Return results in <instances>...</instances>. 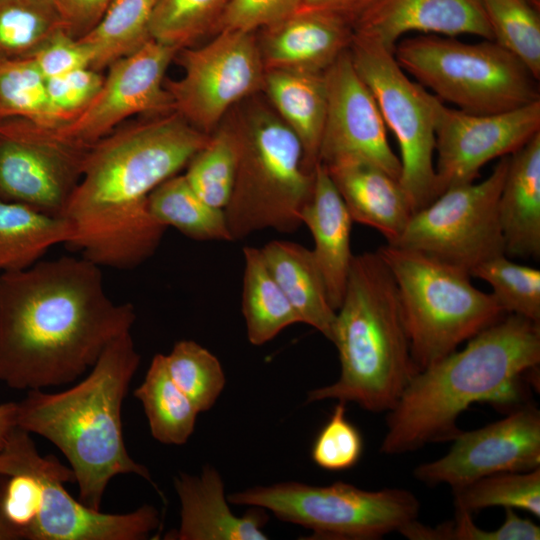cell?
<instances>
[{
  "mask_svg": "<svg viewBox=\"0 0 540 540\" xmlns=\"http://www.w3.org/2000/svg\"><path fill=\"white\" fill-rule=\"evenodd\" d=\"M345 404L338 401L312 446L314 463L325 470L349 469L362 455L363 439L359 430L347 419Z\"/></svg>",
  "mask_w": 540,
  "mask_h": 540,
  "instance_id": "60d3db41",
  "label": "cell"
},
{
  "mask_svg": "<svg viewBox=\"0 0 540 540\" xmlns=\"http://www.w3.org/2000/svg\"><path fill=\"white\" fill-rule=\"evenodd\" d=\"M394 56L439 100L467 113H499L540 100L538 80L495 41L465 43L425 34L399 41Z\"/></svg>",
  "mask_w": 540,
  "mask_h": 540,
  "instance_id": "ba28073f",
  "label": "cell"
},
{
  "mask_svg": "<svg viewBox=\"0 0 540 540\" xmlns=\"http://www.w3.org/2000/svg\"><path fill=\"white\" fill-rule=\"evenodd\" d=\"M7 477V475L0 474V540H18L21 539L18 532L6 520L2 510V494Z\"/></svg>",
  "mask_w": 540,
  "mask_h": 540,
  "instance_id": "c3c4849f",
  "label": "cell"
},
{
  "mask_svg": "<svg viewBox=\"0 0 540 540\" xmlns=\"http://www.w3.org/2000/svg\"><path fill=\"white\" fill-rule=\"evenodd\" d=\"M88 150L0 137V199L64 217Z\"/></svg>",
  "mask_w": 540,
  "mask_h": 540,
  "instance_id": "d6986e66",
  "label": "cell"
},
{
  "mask_svg": "<svg viewBox=\"0 0 540 540\" xmlns=\"http://www.w3.org/2000/svg\"><path fill=\"white\" fill-rule=\"evenodd\" d=\"M164 359L170 377L197 410H209L225 386L217 357L195 341L181 340Z\"/></svg>",
  "mask_w": 540,
  "mask_h": 540,
  "instance_id": "74e56055",
  "label": "cell"
},
{
  "mask_svg": "<svg viewBox=\"0 0 540 540\" xmlns=\"http://www.w3.org/2000/svg\"><path fill=\"white\" fill-rule=\"evenodd\" d=\"M529 4L535 7L537 10H540V0H526Z\"/></svg>",
  "mask_w": 540,
  "mask_h": 540,
  "instance_id": "f907efd6",
  "label": "cell"
},
{
  "mask_svg": "<svg viewBox=\"0 0 540 540\" xmlns=\"http://www.w3.org/2000/svg\"><path fill=\"white\" fill-rule=\"evenodd\" d=\"M540 362V324L508 314L415 373L388 412L380 450L397 455L452 440L460 414L476 402L511 404L520 377Z\"/></svg>",
  "mask_w": 540,
  "mask_h": 540,
  "instance_id": "3957f363",
  "label": "cell"
},
{
  "mask_svg": "<svg viewBox=\"0 0 540 540\" xmlns=\"http://www.w3.org/2000/svg\"><path fill=\"white\" fill-rule=\"evenodd\" d=\"M323 165L353 222L378 230L388 243L397 240L413 214L399 180L362 160L343 159Z\"/></svg>",
  "mask_w": 540,
  "mask_h": 540,
  "instance_id": "7402d4cb",
  "label": "cell"
},
{
  "mask_svg": "<svg viewBox=\"0 0 540 540\" xmlns=\"http://www.w3.org/2000/svg\"><path fill=\"white\" fill-rule=\"evenodd\" d=\"M362 0H300L299 9L323 10L345 16Z\"/></svg>",
  "mask_w": 540,
  "mask_h": 540,
  "instance_id": "bcb514c9",
  "label": "cell"
},
{
  "mask_svg": "<svg viewBox=\"0 0 540 540\" xmlns=\"http://www.w3.org/2000/svg\"><path fill=\"white\" fill-rule=\"evenodd\" d=\"M493 41L540 78V10L526 0H481Z\"/></svg>",
  "mask_w": 540,
  "mask_h": 540,
  "instance_id": "e575fe53",
  "label": "cell"
},
{
  "mask_svg": "<svg viewBox=\"0 0 540 540\" xmlns=\"http://www.w3.org/2000/svg\"><path fill=\"white\" fill-rule=\"evenodd\" d=\"M209 135L173 111L93 145L64 213L75 230L66 245L100 267L146 261L166 231L149 212V195L186 167Z\"/></svg>",
  "mask_w": 540,
  "mask_h": 540,
  "instance_id": "7a4b0ae2",
  "label": "cell"
},
{
  "mask_svg": "<svg viewBox=\"0 0 540 540\" xmlns=\"http://www.w3.org/2000/svg\"><path fill=\"white\" fill-rule=\"evenodd\" d=\"M264 261L300 323L332 340L336 311L312 250L295 242L275 240L261 248Z\"/></svg>",
  "mask_w": 540,
  "mask_h": 540,
  "instance_id": "484cf974",
  "label": "cell"
},
{
  "mask_svg": "<svg viewBox=\"0 0 540 540\" xmlns=\"http://www.w3.org/2000/svg\"><path fill=\"white\" fill-rule=\"evenodd\" d=\"M505 255L540 256V133L510 155L498 201Z\"/></svg>",
  "mask_w": 540,
  "mask_h": 540,
  "instance_id": "cb8c5ba5",
  "label": "cell"
},
{
  "mask_svg": "<svg viewBox=\"0 0 540 540\" xmlns=\"http://www.w3.org/2000/svg\"><path fill=\"white\" fill-rule=\"evenodd\" d=\"M115 0H61L60 15L66 31L80 38L102 18Z\"/></svg>",
  "mask_w": 540,
  "mask_h": 540,
  "instance_id": "f6af8a7d",
  "label": "cell"
},
{
  "mask_svg": "<svg viewBox=\"0 0 540 540\" xmlns=\"http://www.w3.org/2000/svg\"><path fill=\"white\" fill-rule=\"evenodd\" d=\"M176 56L183 76L165 88L174 110L205 134L262 90L266 69L254 32L221 30L208 43L181 48Z\"/></svg>",
  "mask_w": 540,
  "mask_h": 540,
  "instance_id": "4fadbf2b",
  "label": "cell"
},
{
  "mask_svg": "<svg viewBox=\"0 0 540 540\" xmlns=\"http://www.w3.org/2000/svg\"><path fill=\"white\" fill-rule=\"evenodd\" d=\"M331 342L339 353L340 376L309 391L307 401L335 399L371 412L392 410L416 370L396 284L377 251L353 255Z\"/></svg>",
  "mask_w": 540,
  "mask_h": 540,
  "instance_id": "5b68a950",
  "label": "cell"
},
{
  "mask_svg": "<svg viewBox=\"0 0 540 540\" xmlns=\"http://www.w3.org/2000/svg\"><path fill=\"white\" fill-rule=\"evenodd\" d=\"M174 487L180 501V525L167 539L175 540H265L268 520L264 508L250 509L242 516L230 510L220 474L205 466L199 476L179 473Z\"/></svg>",
  "mask_w": 540,
  "mask_h": 540,
  "instance_id": "44dd1931",
  "label": "cell"
},
{
  "mask_svg": "<svg viewBox=\"0 0 540 540\" xmlns=\"http://www.w3.org/2000/svg\"><path fill=\"white\" fill-rule=\"evenodd\" d=\"M154 439L182 445L192 435L199 411L170 377L163 354H156L141 385L134 390Z\"/></svg>",
  "mask_w": 540,
  "mask_h": 540,
  "instance_id": "f1b7e54d",
  "label": "cell"
},
{
  "mask_svg": "<svg viewBox=\"0 0 540 540\" xmlns=\"http://www.w3.org/2000/svg\"><path fill=\"white\" fill-rule=\"evenodd\" d=\"M349 53L400 150V176L412 212L436 197L435 118L438 98L411 80L394 51L352 34Z\"/></svg>",
  "mask_w": 540,
  "mask_h": 540,
  "instance_id": "8fae6325",
  "label": "cell"
},
{
  "mask_svg": "<svg viewBox=\"0 0 540 540\" xmlns=\"http://www.w3.org/2000/svg\"><path fill=\"white\" fill-rule=\"evenodd\" d=\"M15 467L31 469L42 484L41 509L28 540H143L159 526L158 511L150 505L115 514L76 500L64 487L75 482L72 469L51 455L42 456L31 434L19 427L0 451V474Z\"/></svg>",
  "mask_w": 540,
  "mask_h": 540,
  "instance_id": "5bb4252c",
  "label": "cell"
},
{
  "mask_svg": "<svg viewBox=\"0 0 540 540\" xmlns=\"http://www.w3.org/2000/svg\"><path fill=\"white\" fill-rule=\"evenodd\" d=\"M327 109L318 162L372 163L399 180L401 166L378 104L359 75L349 48L324 71Z\"/></svg>",
  "mask_w": 540,
  "mask_h": 540,
  "instance_id": "e0dca14e",
  "label": "cell"
},
{
  "mask_svg": "<svg viewBox=\"0 0 540 540\" xmlns=\"http://www.w3.org/2000/svg\"><path fill=\"white\" fill-rule=\"evenodd\" d=\"M242 312L247 337L263 345L300 320L268 269L261 249L244 247Z\"/></svg>",
  "mask_w": 540,
  "mask_h": 540,
  "instance_id": "83f0119b",
  "label": "cell"
},
{
  "mask_svg": "<svg viewBox=\"0 0 540 540\" xmlns=\"http://www.w3.org/2000/svg\"><path fill=\"white\" fill-rule=\"evenodd\" d=\"M443 457L420 464L413 474L429 486L452 489L486 476L540 467V412L526 406L473 431H460Z\"/></svg>",
  "mask_w": 540,
  "mask_h": 540,
  "instance_id": "2e32d148",
  "label": "cell"
},
{
  "mask_svg": "<svg viewBox=\"0 0 540 540\" xmlns=\"http://www.w3.org/2000/svg\"><path fill=\"white\" fill-rule=\"evenodd\" d=\"M158 0H115L98 23L82 37L100 70L138 50L151 38L150 25Z\"/></svg>",
  "mask_w": 540,
  "mask_h": 540,
  "instance_id": "4dcf8cb0",
  "label": "cell"
},
{
  "mask_svg": "<svg viewBox=\"0 0 540 540\" xmlns=\"http://www.w3.org/2000/svg\"><path fill=\"white\" fill-rule=\"evenodd\" d=\"M302 224L314 239L313 255L322 273L329 302L340 307L353 254L350 246L353 220L326 167L314 168L312 194L301 213Z\"/></svg>",
  "mask_w": 540,
  "mask_h": 540,
  "instance_id": "603a6c76",
  "label": "cell"
},
{
  "mask_svg": "<svg viewBox=\"0 0 540 540\" xmlns=\"http://www.w3.org/2000/svg\"><path fill=\"white\" fill-rule=\"evenodd\" d=\"M227 500L269 510L282 521L311 530L318 539L340 540H376L399 532L417 520L420 508L406 489L368 491L344 482H281L235 492Z\"/></svg>",
  "mask_w": 540,
  "mask_h": 540,
  "instance_id": "30bf717a",
  "label": "cell"
},
{
  "mask_svg": "<svg viewBox=\"0 0 540 540\" xmlns=\"http://www.w3.org/2000/svg\"><path fill=\"white\" fill-rule=\"evenodd\" d=\"M74 235V227L65 217L0 199V272L26 269L54 245L69 243Z\"/></svg>",
  "mask_w": 540,
  "mask_h": 540,
  "instance_id": "4316f807",
  "label": "cell"
},
{
  "mask_svg": "<svg viewBox=\"0 0 540 540\" xmlns=\"http://www.w3.org/2000/svg\"><path fill=\"white\" fill-rule=\"evenodd\" d=\"M300 0H231L214 33L221 30L255 32L293 14Z\"/></svg>",
  "mask_w": 540,
  "mask_h": 540,
  "instance_id": "7bdbcfd3",
  "label": "cell"
},
{
  "mask_svg": "<svg viewBox=\"0 0 540 540\" xmlns=\"http://www.w3.org/2000/svg\"><path fill=\"white\" fill-rule=\"evenodd\" d=\"M378 254L396 284L416 373L444 358L505 314L466 270L392 244Z\"/></svg>",
  "mask_w": 540,
  "mask_h": 540,
  "instance_id": "52a82bcc",
  "label": "cell"
},
{
  "mask_svg": "<svg viewBox=\"0 0 540 540\" xmlns=\"http://www.w3.org/2000/svg\"><path fill=\"white\" fill-rule=\"evenodd\" d=\"M228 124L239 144L231 197L224 209L231 240L267 228L291 233L309 201L314 170L306 167L297 135L271 107L251 101Z\"/></svg>",
  "mask_w": 540,
  "mask_h": 540,
  "instance_id": "8992f818",
  "label": "cell"
},
{
  "mask_svg": "<svg viewBox=\"0 0 540 540\" xmlns=\"http://www.w3.org/2000/svg\"><path fill=\"white\" fill-rule=\"evenodd\" d=\"M352 30L340 14L299 9L261 29L258 46L266 70L324 72L349 48Z\"/></svg>",
  "mask_w": 540,
  "mask_h": 540,
  "instance_id": "ffe728a7",
  "label": "cell"
},
{
  "mask_svg": "<svg viewBox=\"0 0 540 540\" xmlns=\"http://www.w3.org/2000/svg\"><path fill=\"white\" fill-rule=\"evenodd\" d=\"M131 331L104 349L88 375L70 388L28 390L17 402V427L53 443L70 464L78 500L100 510L109 482L135 474L152 483L149 470L128 453L122 405L140 364Z\"/></svg>",
  "mask_w": 540,
  "mask_h": 540,
  "instance_id": "277c9868",
  "label": "cell"
},
{
  "mask_svg": "<svg viewBox=\"0 0 540 540\" xmlns=\"http://www.w3.org/2000/svg\"><path fill=\"white\" fill-rule=\"evenodd\" d=\"M452 490L455 509L471 514L484 508L504 507L540 517V467L486 476Z\"/></svg>",
  "mask_w": 540,
  "mask_h": 540,
  "instance_id": "d6a6232c",
  "label": "cell"
},
{
  "mask_svg": "<svg viewBox=\"0 0 540 540\" xmlns=\"http://www.w3.org/2000/svg\"><path fill=\"white\" fill-rule=\"evenodd\" d=\"M470 275L491 285L504 313L540 324L539 269L515 263L501 254L477 265Z\"/></svg>",
  "mask_w": 540,
  "mask_h": 540,
  "instance_id": "8d00e7d4",
  "label": "cell"
},
{
  "mask_svg": "<svg viewBox=\"0 0 540 540\" xmlns=\"http://www.w3.org/2000/svg\"><path fill=\"white\" fill-rule=\"evenodd\" d=\"M17 427V402L0 404V451L10 434Z\"/></svg>",
  "mask_w": 540,
  "mask_h": 540,
  "instance_id": "7dc6e473",
  "label": "cell"
},
{
  "mask_svg": "<svg viewBox=\"0 0 540 540\" xmlns=\"http://www.w3.org/2000/svg\"><path fill=\"white\" fill-rule=\"evenodd\" d=\"M504 522L494 530L479 528L472 514L455 509V518L435 527L411 522L399 533L411 540H539L540 527L520 517L514 509H505Z\"/></svg>",
  "mask_w": 540,
  "mask_h": 540,
  "instance_id": "ab89813d",
  "label": "cell"
},
{
  "mask_svg": "<svg viewBox=\"0 0 540 540\" xmlns=\"http://www.w3.org/2000/svg\"><path fill=\"white\" fill-rule=\"evenodd\" d=\"M35 1L54 7L58 11L60 9L61 0H35Z\"/></svg>",
  "mask_w": 540,
  "mask_h": 540,
  "instance_id": "681fc988",
  "label": "cell"
},
{
  "mask_svg": "<svg viewBox=\"0 0 540 540\" xmlns=\"http://www.w3.org/2000/svg\"><path fill=\"white\" fill-rule=\"evenodd\" d=\"M262 91L272 108L299 138L306 167L318 163L327 109L324 72L286 69L265 71Z\"/></svg>",
  "mask_w": 540,
  "mask_h": 540,
  "instance_id": "d4e9b609",
  "label": "cell"
},
{
  "mask_svg": "<svg viewBox=\"0 0 540 540\" xmlns=\"http://www.w3.org/2000/svg\"><path fill=\"white\" fill-rule=\"evenodd\" d=\"M103 81L104 77L91 67L46 79L47 96L56 122L78 113L99 91Z\"/></svg>",
  "mask_w": 540,
  "mask_h": 540,
  "instance_id": "b9f144b4",
  "label": "cell"
},
{
  "mask_svg": "<svg viewBox=\"0 0 540 540\" xmlns=\"http://www.w3.org/2000/svg\"><path fill=\"white\" fill-rule=\"evenodd\" d=\"M29 58L45 80L91 67L92 63L89 48L64 28L59 29Z\"/></svg>",
  "mask_w": 540,
  "mask_h": 540,
  "instance_id": "ee69618b",
  "label": "cell"
},
{
  "mask_svg": "<svg viewBox=\"0 0 540 540\" xmlns=\"http://www.w3.org/2000/svg\"><path fill=\"white\" fill-rule=\"evenodd\" d=\"M231 0H158L150 25L151 38L177 47L190 46L214 32Z\"/></svg>",
  "mask_w": 540,
  "mask_h": 540,
  "instance_id": "f35d334b",
  "label": "cell"
},
{
  "mask_svg": "<svg viewBox=\"0 0 540 540\" xmlns=\"http://www.w3.org/2000/svg\"><path fill=\"white\" fill-rule=\"evenodd\" d=\"M499 159L490 175L447 189L414 212L393 243L458 266L469 274L482 262L505 254L498 201L509 164Z\"/></svg>",
  "mask_w": 540,
  "mask_h": 540,
  "instance_id": "7c38bea8",
  "label": "cell"
},
{
  "mask_svg": "<svg viewBox=\"0 0 540 540\" xmlns=\"http://www.w3.org/2000/svg\"><path fill=\"white\" fill-rule=\"evenodd\" d=\"M239 160V144L230 127L218 126L187 164L184 176L198 196L224 210L231 197Z\"/></svg>",
  "mask_w": 540,
  "mask_h": 540,
  "instance_id": "1f68e13d",
  "label": "cell"
},
{
  "mask_svg": "<svg viewBox=\"0 0 540 540\" xmlns=\"http://www.w3.org/2000/svg\"><path fill=\"white\" fill-rule=\"evenodd\" d=\"M540 133V100L493 114H472L438 100L435 118L436 193L475 182L495 158L512 155Z\"/></svg>",
  "mask_w": 540,
  "mask_h": 540,
  "instance_id": "9a60e30c",
  "label": "cell"
},
{
  "mask_svg": "<svg viewBox=\"0 0 540 540\" xmlns=\"http://www.w3.org/2000/svg\"><path fill=\"white\" fill-rule=\"evenodd\" d=\"M61 28L54 7L35 0H0V59L30 57Z\"/></svg>",
  "mask_w": 540,
  "mask_h": 540,
  "instance_id": "836d02e7",
  "label": "cell"
},
{
  "mask_svg": "<svg viewBox=\"0 0 540 540\" xmlns=\"http://www.w3.org/2000/svg\"><path fill=\"white\" fill-rule=\"evenodd\" d=\"M148 208L158 223L172 226L191 239L232 241L224 210L201 199L184 174L158 185L149 195Z\"/></svg>",
  "mask_w": 540,
  "mask_h": 540,
  "instance_id": "f546056e",
  "label": "cell"
},
{
  "mask_svg": "<svg viewBox=\"0 0 540 540\" xmlns=\"http://www.w3.org/2000/svg\"><path fill=\"white\" fill-rule=\"evenodd\" d=\"M179 50L150 39L113 62L99 91L69 119L49 125L17 118L0 120V137L58 149L88 150L132 115L173 112L163 81Z\"/></svg>",
  "mask_w": 540,
  "mask_h": 540,
  "instance_id": "9c48e42d",
  "label": "cell"
},
{
  "mask_svg": "<svg viewBox=\"0 0 540 540\" xmlns=\"http://www.w3.org/2000/svg\"><path fill=\"white\" fill-rule=\"evenodd\" d=\"M352 34L394 51L406 33L469 34L493 41L481 0H362L346 16Z\"/></svg>",
  "mask_w": 540,
  "mask_h": 540,
  "instance_id": "ac0fdd59",
  "label": "cell"
},
{
  "mask_svg": "<svg viewBox=\"0 0 540 540\" xmlns=\"http://www.w3.org/2000/svg\"><path fill=\"white\" fill-rule=\"evenodd\" d=\"M131 303L106 294L100 266L63 256L0 274V381L17 390L71 384L131 331Z\"/></svg>",
  "mask_w": 540,
  "mask_h": 540,
  "instance_id": "6da1fadb",
  "label": "cell"
},
{
  "mask_svg": "<svg viewBox=\"0 0 540 540\" xmlns=\"http://www.w3.org/2000/svg\"><path fill=\"white\" fill-rule=\"evenodd\" d=\"M12 118L41 125L56 122L46 80L29 57L0 59V120Z\"/></svg>",
  "mask_w": 540,
  "mask_h": 540,
  "instance_id": "d590c367",
  "label": "cell"
}]
</instances>
